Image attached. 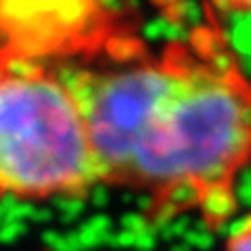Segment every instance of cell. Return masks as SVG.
I'll return each instance as SVG.
<instances>
[{
  "instance_id": "6da1fadb",
  "label": "cell",
  "mask_w": 251,
  "mask_h": 251,
  "mask_svg": "<svg viewBox=\"0 0 251 251\" xmlns=\"http://www.w3.org/2000/svg\"><path fill=\"white\" fill-rule=\"evenodd\" d=\"M61 75L80 103L103 184L216 201L226 214L251 163V84L237 63L170 54Z\"/></svg>"
},
{
  "instance_id": "7a4b0ae2",
  "label": "cell",
  "mask_w": 251,
  "mask_h": 251,
  "mask_svg": "<svg viewBox=\"0 0 251 251\" xmlns=\"http://www.w3.org/2000/svg\"><path fill=\"white\" fill-rule=\"evenodd\" d=\"M97 184L103 172L61 74L0 67V197L80 195Z\"/></svg>"
},
{
  "instance_id": "3957f363",
  "label": "cell",
  "mask_w": 251,
  "mask_h": 251,
  "mask_svg": "<svg viewBox=\"0 0 251 251\" xmlns=\"http://www.w3.org/2000/svg\"><path fill=\"white\" fill-rule=\"evenodd\" d=\"M224 251H251V214L241 218L226 239Z\"/></svg>"
},
{
  "instance_id": "277c9868",
  "label": "cell",
  "mask_w": 251,
  "mask_h": 251,
  "mask_svg": "<svg viewBox=\"0 0 251 251\" xmlns=\"http://www.w3.org/2000/svg\"><path fill=\"white\" fill-rule=\"evenodd\" d=\"M226 9H232V11H245L251 13V2H230V4H224Z\"/></svg>"
}]
</instances>
